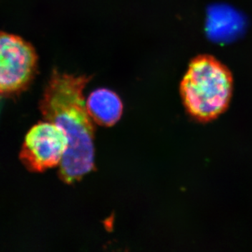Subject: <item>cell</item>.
<instances>
[{
  "label": "cell",
  "mask_w": 252,
  "mask_h": 252,
  "mask_svg": "<svg viewBox=\"0 0 252 252\" xmlns=\"http://www.w3.org/2000/svg\"><path fill=\"white\" fill-rule=\"evenodd\" d=\"M92 120L99 126H114L122 117L124 106L122 99L114 91L98 89L93 91L86 102Z\"/></svg>",
  "instance_id": "cell-5"
},
{
  "label": "cell",
  "mask_w": 252,
  "mask_h": 252,
  "mask_svg": "<svg viewBox=\"0 0 252 252\" xmlns=\"http://www.w3.org/2000/svg\"><path fill=\"white\" fill-rule=\"evenodd\" d=\"M68 148L65 132L53 123L39 122L25 137L19 158L29 171L42 172L59 166Z\"/></svg>",
  "instance_id": "cell-4"
},
{
  "label": "cell",
  "mask_w": 252,
  "mask_h": 252,
  "mask_svg": "<svg viewBox=\"0 0 252 252\" xmlns=\"http://www.w3.org/2000/svg\"><path fill=\"white\" fill-rule=\"evenodd\" d=\"M233 89L229 69L214 56L192 60L181 81L180 94L189 114L199 122L214 120L228 108Z\"/></svg>",
  "instance_id": "cell-2"
},
{
  "label": "cell",
  "mask_w": 252,
  "mask_h": 252,
  "mask_svg": "<svg viewBox=\"0 0 252 252\" xmlns=\"http://www.w3.org/2000/svg\"><path fill=\"white\" fill-rule=\"evenodd\" d=\"M91 76L53 70L39 101L44 121L64 130L68 148L59 165L60 179L67 185L80 180L94 168V126L84 99Z\"/></svg>",
  "instance_id": "cell-1"
},
{
  "label": "cell",
  "mask_w": 252,
  "mask_h": 252,
  "mask_svg": "<svg viewBox=\"0 0 252 252\" xmlns=\"http://www.w3.org/2000/svg\"><path fill=\"white\" fill-rule=\"evenodd\" d=\"M35 49L21 36L1 32L0 37V91L4 97L26 91L37 67Z\"/></svg>",
  "instance_id": "cell-3"
}]
</instances>
